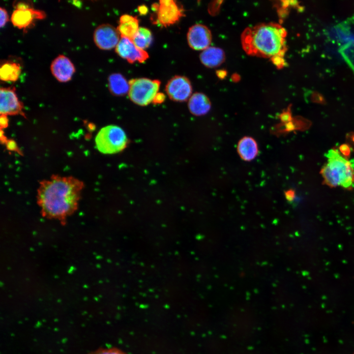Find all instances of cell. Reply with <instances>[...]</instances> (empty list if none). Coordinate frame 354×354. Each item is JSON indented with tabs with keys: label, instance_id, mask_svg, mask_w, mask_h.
<instances>
[{
	"label": "cell",
	"instance_id": "cell-1",
	"mask_svg": "<svg viewBox=\"0 0 354 354\" xmlns=\"http://www.w3.org/2000/svg\"><path fill=\"white\" fill-rule=\"evenodd\" d=\"M83 182L72 177L53 175L40 182L37 201L45 216L62 219L77 208Z\"/></svg>",
	"mask_w": 354,
	"mask_h": 354
},
{
	"label": "cell",
	"instance_id": "cell-2",
	"mask_svg": "<svg viewBox=\"0 0 354 354\" xmlns=\"http://www.w3.org/2000/svg\"><path fill=\"white\" fill-rule=\"evenodd\" d=\"M287 32L279 24L266 23L245 30L241 35L244 50L250 55L272 59L281 57L286 50Z\"/></svg>",
	"mask_w": 354,
	"mask_h": 354
},
{
	"label": "cell",
	"instance_id": "cell-3",
	"mask_svg": "<svg viewBox=\"0 0 354 354\" xmlns=\"http://www.w3.org/2000/svg\"><path fill=\"white\" fill-rule=\"evenodd\" d=\"M326 158L327 162L320 172L324 183L330 187H352L354 185V170L350 162L334 149L328 151Z\"/></svg>",
	"mask_w": 354,
	"mask_h": 354
},
{
	"label": "cell",
	"instance_id": "cell-4",
	"mask_svg": "<svg viewBox=\"0 0 354 354\" xmlns=\"http://www.w3.org/2000/svg\"><path fill=\"white\" fill-rule=\"evenodd\" d=\"M127 143L124 131L120 127L113 125L101 128L95 139L96 148L104 154L118 152L126 147Z\"/></svg>",
	"mask_w": 354,
	"mask_h": 354
},
{
	"label": "cell",
	"instance_id": "cell-5",
	"mask_svg": "<svg viewBox=\"0 0 354 354\" xmlns=\"http://www.w3.org/2000/svg\"><path fill=\"white\" fill-rule=\"evenodd\" d=\"M129 84L130 99L138 105L146 106L153 101L161 82L158 80L139 78L131 79Z\"/></svg>",
	"mask_w": 354,
	"mask_h": 354
},
{
	"label": "cell",
	"instance_id": "cell-6",
	"mask_svg": "<svg viewBox=\"0 0 354 354\" xmlns=\"http://www.w3.org/2000/svg\"><path fill=\"white\" fill-rule=\"evenodd\" d=\"M152 9L156 12L153 23L165 27L177 23L184 16L183 7L174 0H160L152 4Z\"/></svg>",
	"mask_w": 354,
	"mask_h": 354
},
{
	"label": "cell",
	"instance_id": "cell-7",
	"mask_svg": "<svg viewBox=\"0 0 354 354\" xmlns=\"http://www.w3.org/2000/svg\"><path fill=\"white\" fill-rule=\"evenodd\" d=\"M165 91L170 98L177 102H183L192 95V87L186 77L176 75L171 78L165 87Z\"/></svg>",
	"mask_w": 354,
	"mask_h": 354
},
{
	"label": "cell",
	"instance_id": "cell-8",
	"mask_svg": "<svg viewBox=\"0 0 354 354\" xmlns=\"http://www.w3.org/2000/svg\"><path fill=\"white\" fill-rule=\"evenodd\" d=\"M120 36L117 28L109 24H103L94 30L93 40L98 48L109 50L116 47Z\"/></svg>",
	"mask_w": 354,
	"mask_h": 354
},
{
	"label": "cell",
	"instance_id": "cell-9",
	"mask_svg": "<svg viewBox=\"0 0 354 354\" xmlns=\"http://www.w3.org/2000/svg\"><path fill=\"white\" fill-rule=\"evenodd\" d=\"M115 51L119 57L130 63L136 61L142 63L149 58L145 50L138 47L131 39L125 37H121Z\"/></svg>",
	"mask_w": 354,
	"mask_h": 354
},
{
	"label": "cell",
	"instance_id": "cell-10",
	"mask_svg": "<svg viewBox=\"0 0 354 354\" xmlns=\"http://www.w3.org/2000/svg\"><path fill=\"white\" fill-rule=\"evenodd\" d=\"M23 105L19 100L14 87L0 88V113L1 115L23 114Z\"/></svg>",
	"mask_w": 354,
	"mask_h": 354
},
{
	"label": "cell",
	"instance_id": "cell-11",
	"mask_svg": "<svg viewBox=\"0 0 354 354\" xmlns=\"http://www.w3.org/2000/svg\"><path fill=\"white\" fill-rule=\"evenodd\" d=\"M187 42L195 50H204L211 41V33L209 29L202 24H195L189 28L187 33Z\"/></svg>",
	"mask_w": 354,
	"mask_h": 354
},
{
	"label": "cell",
	"instance_id": "cell-12",
	"mask_svg": "<svg viewBox=\"0 0 354 354\" xmlns=\"http://www.w3.org/2000/svg\"><path fill=\"white\" fill-rule=\"evenodd\" d=\"M50 68L54 77L61 83L69 81L75 72L72 62L63 55H59L52 61Z\"/></svg>",
	"mask_w": 354,
	"mask_h": 354
},
{
	"label": "cell",
	"instance_id": "cell-13",
	"mask_svg": "<svg viewBox=\"0 0 354 354\" xmlns=\"http://www.w3.org/2000/svg\"><path fill=\"white\" fill-rule=\"evenodd\" d=\"M46 15L42 10L33 8L15 9L11 17L12 24L20 29H26L33 23L34 20H42Z\"/></svg>",
	"mask_w": 354,
	"mask_h": 354
},
{
	"label": "cell",
	"instance_id": "cell-14",
	"mask_svg": "<svg viewBox=\"0 0 354 354\" xmlns=\"http://www.w3.org/2000/svg\"><path fill=\"white\" fill-rule=\"evenodd\" d=\"M139 28V20L136 16L123 14L119 18L117 29L121 37H125L132 40Z\"/></svg>",
	"mask_w": 354,
	"mask_h": 354
},
{
	"label": "cell",
	"instance_id": "cell-15",
	"mask_svg": "<svg viewBox=\"0 0 354 354\" xmlns=\"http://www.w3.org/2000/svg\"><path fill=\"white\" fill-rule=\"evenodd\" d=\"M188 106L189 111L192 114L201 116L209 111L211 103L209 98L205 94L196 92L189 98Z\"/></svg>",
	"mask_w": 354,
	"mask_h": 354
},
{
	"label": "cell",
	"instance_id": "cell-16",
	"mask_svg": "<svg viewBox=\"0 0 354 354\" xmlns=\"http://www.w3.org/2000/svg\"><path fill=\"white\" fill-rule=\"evenodd\" d=\"M200 59L205 66L215 67L224 61L225 54L223 51L219 48L209 47L201 52Z\"/></svg>",
	"mask_w": 354,
	"mask_h": 354
},
{
	"label": "cell",
	"instance_id": "cell-17",
	"mask_svg": "<svg viewBox=\"0 0 354 354\" xmlns=\"http://www.w3.org/2000/svg\"><path fill=\"white\" fill-rule=\"evenodd\" d=\"M108 88L110 92L115 96H123L128 94L129 84L121 74L115 73L108 78Z\"/></svg>",
	"mask_w": 354,
	"mask_h": 354
},
{
	"label": "cell",
	"instance_id": "cell-18",
	"mask_svg": "<svg viewBox=\"0 0 354 354\" xmlns=\"http://www.w3.org/2000/svg\"><path fill=\"white\" fill-rule=\"evenodd\" d=\"M237 151L243 160L247 161H251L255 158L258 154L257 144L255 140L251 137H243L238 143Z\"/></svg>",
	"mask_w": 354,
	"mask_h": 354
},
{
	"label": "cell",
	"instance_id": "cell-19",
	"mask_svg": "<svg viewBox=\"0 0 354 354\" xmlns=\"http://www.w3.org/2000/svg\"><path fill=\"white\" fill-rule=\"evenodd\" d=\"M21 72V68L19 63L4 61L0 65V79L4 82H15L19 79Z\"/></svg>",
	"mask_w": 354,
	"mask_h": 354
},
{
	"label": "cell",
	"instance_id": "cell-20",
	"mask_svg": "<svg viewBox=\"0 0 354 354\" xmlns=\"http://www.w3.org/2000/svg\"><path fill=\"white\" fill-rule=\"evenodd\" d=\"M152 40L153 37L151 31L145 27H140L132 39L135 45L144 50L149 47Z\"/></svg>",
	"mask_w": 354,
	"mask_h": 354
},
{
	"label": "cell",
	"instance_id": "cell-21",
	"mask_svg": "<svg viewBox=\"0 0 354 354\" xmlns=\"http://www.w3.org/2000/svg\"><path fill=\"white\" fill-rule=\"evenodd\" d=\"M88 354H126L121 350L116 348H99L90 352Z\"/></svg>",
	"mask_w": 354,
	"mask_h": 354
},
{
	"label": "cell",
	"instance_id": "cell-22",
	"mask_svg": "<svg viewBox=\"0 0 354 354\" xmlns=\"http://www.w3.org/2000/svg\"><path fill=\"white\" fill-rule=\"evenodd\" d=\"M13 4V6L15 9H25L33 8L32 4L30 1H15V3Z\"/></svg>",
	"mask_w": 354,
	"mask_h": 354
},
{
	"label": "cell",
	"instance_id": "cell-23",
	"mask_svg": "<svg viewBox=\"0 0 354 354\" xmlns=\"http://www.w3.org/2000/svg\"><path fill=\"white\" fill-rule=\"evenodd\" d=\"M0 27H3L8 21V15L7 12L4 8L0 7Z\"/></svg>",
	"mask_w": 354,
	"mask_h": 354
},
{
	"label": "cell",
	"instance_id": "cell-24",
	"mask_svg": "<svg viewBox=\"0 0 354 354\" xmlns=\"http://www.w3.org/2000/svg\"><path fill=\"white\" fill-rule=\"evenodd\" d=\"M165 99V95L161 92H158L155 96L152 102L154 104H159L163 102Z\"/></svg>",
	"mask_w": 354,
	"mask_h": 354
},
{
	"label": "cell",
	"instance_id": "cell-25",
	"mask_svg": "<svg viewBox=\"0 0 354 354\" xmlns=\"http://www.w3.org/2000/svg\"><path fill=\"white\" fill-rule=\"evenodd\" d=\"M138 9L139 13L141 15H145L148 12V8L145 5H141L139 6L138 8Z\"/></svg>",
	"mask_w": 354,
	"mask_h": 354
},
{
	"label": "cell",
	"instance_id": "cell-26",
	"mask_svg": "<svg viewBox=\"0 0 354 354\" xmlns=\"http://www.w3.org/2000/svg\"><path fill=\"white\" fill-rule=\"evenodd\" d=\"M8 120L6 116L1 115L0 116V123L1 126H4L5 127L7 125Z\"/></svg>",
	"mask_w": 354,
	"mask_h": 354
},
{
	"label": "cell",
	"instance_id": "cell-27",
	"mask_svg": "<svg viewBox=\"0 0 354 354\" xmlns=\"http://www.w3.org/2000/svg\"><path fill=\"white\" fill-rule=\"evenodd\" d=\"M286 197L288 200L289 201H292L294 198V192L290 191L288 192L286 194Z\"/></svg>",
	"mask_w": 354,
	"mask_h": 354
},
{
	"label": "cell",
	"instance_id": "cell-28",
	"mask_svg": "<svg viewBox=\"0 0 354 354\" xmlns=\"http://www.w3.org/2000/svg\"><path fill=\"white\" fill-rule=\"evenodd\" d=\"M341 148V150L342 152L343 153V154H347L348 153L347 151H349V149L347 148H348V147L346 146H342Z\"/></svg>",
	"mask_w": 354,
	"mask_h": 354
},
{
	"label": "cell",
	"instance_id": "cell-29",
	"mask_svg": "<svg viewBox=\"0 0 354 354\" xmlns=\"http://www.w3.org/2000/svg\"></svg>",
	"mask_w": 354,
	"mask_h": 354
}]
</instances>
